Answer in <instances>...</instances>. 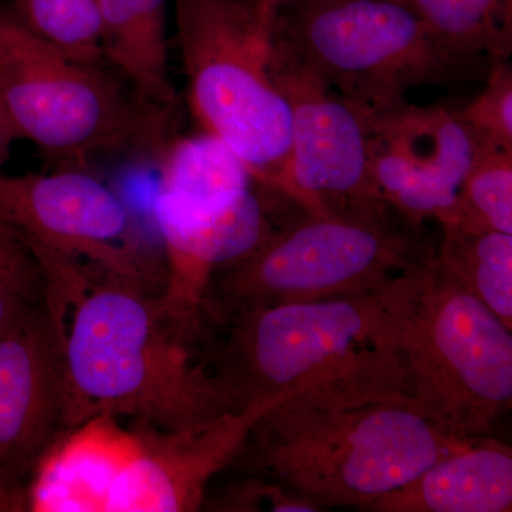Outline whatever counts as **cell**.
I'll return each instance as SVG.
<instances>
[{
	"instance_id": "obj_1",
	"label": "cell",
	"mask_w": 512,
	"mask_h": 512,
	"mask_svg": "<svg viewBox=\"0 0 512 512\" xmlns=\"http://www.w3.org/2000/svg\"><path fill=\"white\" fill-rule=\"evenodd\" d=\"M153 288L104 272L74 303L62 431L101 413L188 430L239 410L212 367L211 348H200L202 326L173 318Z\"/></svg>"
},
{
	"instance_id": "obj_2",
	"label": "cell",
	"mask_w": 512,
	"mask_h": 512,
	"mask_svg": "<svg viewBox=\"0 0 512 512\" xmlns=\"http://www.w3.org/2000/svg\"><path fill=\"white\" fill-rule=\"evenodd\" d=\"M426 265L376 291L235 316L227 339L211 348L218 379L238 409L281 394L336 404L409 400L400 335Z\"/></svg>"
},
{
	"instance_id": "obj_3",
	"label": "cell",
	"mask_w": 512,
	"mask_h": 512,
	"mask_svg": "<svg viewBox=\"0 0 512 512\" xmlns=\"http://www.w3.org/2000/svg\"><path fill=\"white\" fill-rule=\"evenodd\" d=\"M291 396L261 397L188 430L101 413L64 430L25 485L32 512H191L234 464L256 421Z\"/></svg>"
},
{
	"instance_id": "obj_4",
	"label": "cell",
	"mask_w": 512,
	"mask_h": 512,
	"mask_svg": "<svg viewBox=\"0 0 512 512\" xmlns=\"http://www.w3.org/2000/svg\"><path fill=\"white\" fill-rule=\"evenodd\" d=\"M470 440L440 429L407 399L336 404L291 396L256 421L235 461L319 511L369 510Z\"/></svg>"
},
{
	"instance_id": "obj_5",
	"label": "cell",
	"mask_w": 512,
	"mask_h": 512,
	"mask_svg": "<svg viewBox=\"0 0 512 512\" xmlns=\"http://www.w3.org/2000/svg\"><path fill=\"white\" fill-rule=\"evenodd\" d=\"M272 39L366 117L414 89L484 82L494 63L448 45L410 0H292L276 10Z\"/></svg>"
},
{
	"instance_id": "obj_6",
	"label": "cell",
	"mask_w": 512,
	"mask_h": 512,
	"mask_svg": "<svg viewBox=\"0 0 512 512\" xmlns=\"http://www.w3.org/2000/svg\"><path fill=\"white\" fill-rule=\"evenodd\" d=\"M272 20L255 0H177L192 116L262 190L291 202V109L272 76Z\"/></svg>"
},
{
	"instance_id": "obj_7",
	"label": "cell",
	"mask_w": 512,
	"mask_h": 512,
	"mask_svg": "<svg viewBox=\"0 0 512 512\" xmlns=\"http://www.w3.org/2000/svg\"><path fill=\"white\" fill-rule=\"evenodd\" d=\"M436 248L392 208L312 215L275 228L212 278L202 313L218 325L282 303L376 291L426 265Z\"/></svg>"
},
{
	"instance_id": "obj_8",
	"label": "cell",
	"mask_w": 512,
	"mask_h": 512,
	"mask_svg": "<svg viewBox=\"0 0 512 512\" xmlns=\"http://www.w3.org/2000/svg\"><path fill=\"white\" fill-rule=\"evenodd\" d=\"M0 97L20 138L59 168L94 157H161L175 137L177 110L151 103L106 60L57 52L16 25L0 56Z\"/></svg>"
},
{
	"instance_id": "obj_9",
	"label": "cell",
	"mask_w": 512,
	"mask_h": 512,
	"mask_svg": "<svg viewBox=\"0 0 512 512\" xmlns=\"http://www.w3.org/2000/svg\"><path fill=\"white\" fill-rule=\"evenodd\" d=\"M433 259L400 335L407 397L453 436L488 437L511 409V329L441 274Z\"/></svg>"
},
{
	"instance_id": "obj_10",
	"label": "cell",
	"mask_w": 512,
	"mask_h": 512,
	"mask_svg": "<svg viewBox=\"0 0 512 512\" xmlns=\"http://www.w3.org/2000/svg\"><path fill=\"white\" fill-rule=\"evenodd\" d=\"M0 221L35 258L45 279L43 303L64 330L74 303L100 272L160 281V268L138 241L127 205L83 168L0 171Z\"/></svg>"
},
{
	"instance_id": "obj_11",
	"label": "cell",
	"mask_w": 512,
	"mask_h": 512,
	"mask_svg": "<svg viewBox=\"0 0 512 512\" xmlns=\"http://www.w3.org/2000/svg\"><path fill=\"white\" fill-rule=\"evenodd\" d=\"M272 76L291 109V200L312 215L384 210L366 116L272 45Z\"/></svg>"
},
{
	"instance_id": "obj_12",
	"label": "cell",
	"mask_w": 512,
	"mask_h": 512,
	"mask_svg": "<svg viewBox=\"0 0 512 512\" xmlns=\"http://www.w3.org/2000/svg\"><path fill=\"white\" fill-rule=\"evenodd\" d=\"M366 120L373 180L387 207L413 227L450 221L481 143L460 107L407 101Z\"/></svg>"
},
{
	"instance_id": "obj_13",
	"label": "cell",
	"mask_w": 512,
	"mask_h": 512,
	"mask_svg": "<svg viewBox=\"0 0 512 512\" xmlns=\"http://www.w3.org/2000/svg\"><path fill=\"white\" fill-rule=\"evenodd\" d=\"M64 339L43 302L0 335V470L20 483L63 430Z\"/></svg>"
},
{
	"instance_id": "obj_14",
	"label": "cell",
	"mask_w": 512,
	"mask_h": 512,
	"mask_svg": "<svg viewBox=\"0 0 512 512\" xmlns=\"http://www.w3.org/2000/svg\"><path fill=\"white\" fill-rule=\"evenodd\" d=\"M255 187L215 205L158 195L156 221L165 255L160 301L173 318L202 326V305L212 278L261 247L275 231L265 197Z\"/></svg>"
},
{
	"instance_id": "obj_15",
	"label": "cell",
	"mask_w": 512,
	"mask_h": 512,
	"mask_svg": "<svg viewBox=\"0 0 512 512\" xmlns=\"http://www.w3.org/2000/svg\"><path fill=\"white\" fill-rule=\"evenodd\" d=\"M512 450L488 437L434 461L410 483L379 498L375 512H510Z\"/></svg>"
},
{
	"instance_id": "obj_16",
	"label": "cell",
	"mask_w": 512,
	"mask_h": 512,
	"mask_svg": "<svg viewBox=\"0 0 512 512\" xmlns=\"http://www.w3.org/2000/svg\"><path fill=\"white\" fill-rule=\"evenodd\" d=\"M103 57L141 96L177 110L168 67L167 0H97Z\"/></svg>"
},
{
	"instance_id": "obj_17",
	"label": "cell",
	"mask_w": 512,
	"mask_h": 512,
	"mask_svg": "<svg viewBox=\"0 0 512 512\" xmlns=\"http://www.w3.org/2000/svg\"><path fill=\"white\" fill-rule=\"evenodd\" d=\"M434 266L512 330V235L446 224Z\"/></svg>"
},
{
	"instance_id": "obj_18",
	"label": "cell",
	"mask_w": 512,
	"mask_h": 512,
	"mask_svg": "<svg viewBox=\"0 0 512 512\" xmlns=\"http://www.w3.org/2000/svg\"><path fill=\"white\" fill-rule=\"evenodd\" d=\"M158 161V195L185 204H222L256 185L247 165L204 131L191 137L175 136Z\"/></svg>"
},
{
	"instance_id": "obj_19",
	"label": "cell",
	"mask_w": 512,
	"mask_h": 512,
	"mask_svg": "<svg viewBox=\"0 0 512 512\" xmlns=\"http://www.w3.org/2000/svg\"><path fill=\"white\" fill-rule=\"evenodd\" d=\"M431 28L466 55L510 60L512 0H410Z\"/></svg>"
},
{
	"instance_id": "obj_20",
	"label": "cell",
	"mask_w": 512,
	"mask_h": 512,
	"mask_svg": "<svg viewBox=\"0 0 512 512\" xmlns=\"http://www.w3.org/2000/svg\"><path fill=\"white\" fill-rule=\"evenodd\" d=\"M446 224L512 235V150L481 140Z\"/></svg>"
},
{
	"instance_id": "obj_21",
	"label": "cell",
	"mask_w": 512,
	"mask_h": 512,
	"mask_svg": "<svg viewBox=\"0 0 512 512\" xmlns=\"http://www.w3.org/2000/svg\"><path fill=\"white\" fill-rule=\"evenodd\" d=\"M22 25L64 56L84 62L103 57L97 0H19Z\"/></svg>"
},
{
	"instance_id": "obj_22",
	"label": "cell",
	"mask_w": 512,
	"mask_h": 512,
	"mask_svg": "<svg viewBox=\"0 0 512 512\" xmlns=\"http://www.w3.org/2000/svg\"><path fill=\"white\" fill-rule=\"evenodd\" d=\"M483 92L467 106L461 116L476 131L480 140L512 150V69L510 60H498L484 80Z\"/></svg>"
},
{
	"instance_id": "obj_23",
	"label": "cell",
	"mask_w": 512,
	"mask_h": 512,
	"mask_svg": "<svg viewBox=\"0 0 512 512\" xmlns=\"http://www.w3.org/2000/svg\"><path fill=\"white\" fill-rule=\"evenodd\" d=\"M215 511L318 512V508L284 485L261 476L229 485L211 504Z\"/></svg>"
},
{
	"instance_id": "obj_24",
	"label": "cell",
	"mask_w": 512,
	"mask_h": 512,
	"mask_svg": "<svg viewBox=\"0 0 512 512\" xmlns=\"http://www.w3.org/2000/svg\"><path fill=\"white\" fill-rule=\"evenodd\" d=\"M0 286L29 302H43L45 279L39 265L18 235L0 221Z\"/></svg>"
},
{
	"instance_id": "obj_25",
	"label": "cell",
	"mask_w": 512,
	"mask_h": 512,
	"mask_svg": "<svg viewBox=\"0 0 512 512\" xmlns=\"http://www.w3.org/2000/svg\"><path fill=\"white\" fill-rule=\"evenodd\" d=\"M0 511H26L25 485L0 470Z\"/></svg>"
},
{
	"instance_id": "obj_26",
	"label": "cell",
	"mask_w": 512,
	"mask_h": 512,
	"mask_svg": "<svg viewBox=\"0 0 512 512\" xmlns=\"http://www.w3.org/2000/svg\"><path fill=\"white\" fill-rule=\"evenodd\" d=\"M32 303L35 302L26 301L18 293L0 286V335H3Z\"/></svg>"
},
{
	"instance_id": "obj_27",
	"label": "cell",
	"mask_w": 512,
	"mask_h": 512,
	"mask_svg": "<svg viewBox=\"0 0 512 512\" xmlns=\"http://www.w3.org/2000/svg\"><path fill=\"white\" fill-rule=\"evenodd\" d=\"M16 140H20L18 128L10 119L8 111L3 106L2 97H0V171L8 163L10 151Z\"/></svg>"
},
{
	"instance_id": "obj_28",
	"label": "cell",
	"mask_w": 512,
	"mask_h": 512,
	"mask_svg": "<svg viewBox=\"0 0 512 512\" xmlns=\"http://www.w3.org/2000/svg\"><path fill=\"white\" fill-rule=\"evenodd\" d=\"M18 22H12V20L0 19V56L5 52L6 46H8L10 37L13 35Z\"/></svg>"
},
{
	"instance_id": "obj_29",
	"label": "cell",
	"mask_w": 512,
	"mask_h": 512,
	"mask_svg": "<svg viewBox=\"0 0 512 512\" xmlns=\"http://www.w3.org/2000/svg\"><path fill=\"white\" fill-rule=\"evenodd\" d=\"M262 9L269 15L275 16L276 10L284 6L285 3L292 2V0H255Z\"/></svg>"
}]
</instances>
